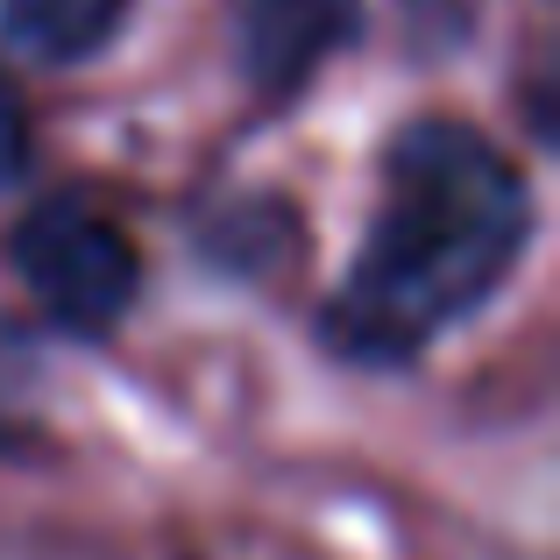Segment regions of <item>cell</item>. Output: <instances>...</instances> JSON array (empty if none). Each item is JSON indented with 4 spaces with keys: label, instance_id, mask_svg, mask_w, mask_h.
I'll return each instance as SVG.
<instances>
[{
    "label": "cell",
    "instance_id": "6da1fadb",
    "mask_svg": "<svg viewBox=\"0 0 560 560\" xmlns=\"http://www.w3.org/2000/svg\"><path fill=\"white\" fill-rule=\"evenodd\" d=\"M533 242V185L482 128L425 114L383 150V185L327 334L348 362H411L504 291Z\"/></svg>",
    "mask_w": 560,
    "mask_h": 560
},
{
    "label": "cell",
    "instance_id": "7a4b0ae2",
    "mask_svg": "<svg viewBox=\"0 0 560 560\" xmlns=\"http://www.w3.org/2000/svg\"><path fill=\"white\" fill-rule=\"evenodd\" d=\"M14 270L36 291L43 313L71 334L121 327L142 291V256L128 228L85 191H57V199L28 206L14 228Z\"/></svg>",
    "mask_w": 560,
    "mask_h": 560
},
{
    "label": "cell",
    "instance_id": "3957f363",
    "mask_svg": "<svg viewBox=\"0 0 560 560\" xmlns=\"http://www.w3.org/2000/svg\"><path fill=\"white\" fill-rule=\"evenodd\" d=\"M355 0H242V71L256 93H299L334 50L355 43Z\"/></svg>",
    "mask_w": 560,
    "mask_h": 560
},
{
    "label": "cell",
    "instance_id": "277c9868",
    "mask_svg": "<svg viewBox=\"0 0 560 560\" xmlns=\"http://www.w3.org/2000/svg\"><path fill=\"white\" fill-rule=\"evenodd\" d=\"M121 14L128 0H0V36L36 65H85L121 36Z\"/></svg>",
    "mask_w": 560,
    "mask_h": 560
},
{
    "label": "cell",
    "instance_id": "5b68a950",
    "mask_svg": "<svg viewBox=\"0 0 560 560\" xmlns=\"http://www.w3.org/2000/svg\"><path fill=\"white\" fill-rule=\"evenodd\" d=\"M22 171H28V107L0 71V185H14Z\"/></svg>",
    "mask_w": 560,
    "mask_h": 560
},
{
    "label": "cell",
    "instance_id": "8992f818",
    "mask_svg": "<svg viewBox=\"0 0 560 560\" xmlns=\"http://www.w3.org/2000/svg\"><path fill=\"white\" fill-rule=\"evenodd\" d=\"M0 440H8V397H0Z\"/></svg>",
    "mask_w": 560,
    "mask_h": 560
}]
</instances>
